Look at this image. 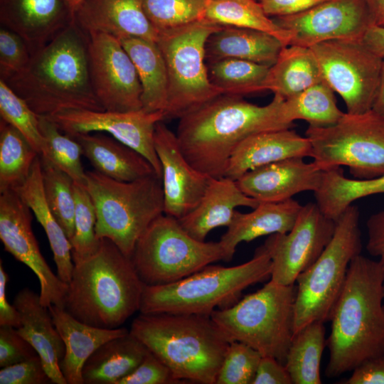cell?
Wrapping results in <instances>:
<instances>
[{"label": "cell", "mask_w": 384, "mask_h": 384, "mask_svg": "<svg viewBox=\"0 0 384 384\" xmlns=\"http://www.w3.org/2000/svg\"><path fill=\"white\" fill-rule=\"evenodd\" d=\"M129 331L181 383L215 384L230 343L210 315L140 313Z\"/></svg>", "instance_id": "5"}, {"label": "cell", "mask_w": 384, "mask_h": 384, "mask_svg": "<svg viewBox=\"0 0 384 384\" xmlns=\"http://www.w3.org/2000/svg\"><path fill=\"white\" fill-rule=\"evenodd\" d=\"M371 110L384 118V58L382 60L378 85Z\"/></svg>", "instance_id": "56"}, {"label": "cell", "mask_w": 384, "mask_h": 384, "mask_svg": "<svg viewBox=\"0 0 384 384\" xmlns=\"http://www.w3.org/2000/svg\"><path fill=\"white\" fill-rule=\"evenodd\" d=\"M302 207L298 201L290 198L280 202H260L249 213L235 210L231 223L218 241L223 250V260L230 261L242 242L289 232Z\"/></svg>", "instance_id": "26"}, {"label": "cell", "mask_w": 384, "mask_h": 384, "mask_svg": "<svg viewBox=\"0 0 384 384\" xmlns=\"http://www.w3.org/2000/svg\"><path fill=\"white\" fill-rule=\"evenodd\" d=\"M339 383L384 384V353L370 358L352 370L351 375Z\"/></svg>", "instance_id": "50"}, {"label": "cell", "mask_w": 384, "mask_h": 384, "mask_svg": "<svg viewBox=\"0 0 384 384\" xmlns=\"http://www.w3.org/2000/svg\"><path fill=\"white\" fill-rule=\"evenodd\" d=\"M178 119L176 135L182 153L193 168L212 178L225 176L234 150L247 137L293 125L284 99L277 94L264 106L222 94Z\"/></svg>", "instance_id": "1"}, {"label": "cell", "mask_w": 384, "mask_h": 384, "mask_svg": "<svg viewBox=\"0 0 384 384\" xmlns=\"http://www.w3.org/2000/svg\"><path fill=\"white\" fill-rule=\"evenodd\" d=\"M204 19L222 26L250 28L267 33L285 46L292 36L264 11L258 0H208Z\"/></svg>", "instance_id": "35"}, {"label": "cell", "mask_w": 384, "mask_h": 384, "mask_svg": "<svg viewBox=\"0 0 384 384\" xmlns=\"http://www.w3.org/2000/svg\"><path fill=\"white\" fill-rule=\"evenodd\" d=\"M2 260H0V326H10L16 329L21 325V315L17 309L9 303L6 294V286L9 281Z\"/></svg>", "instance_id": "53"}, {"label": "cell", "mask_w": 384, "mask_h": 384, "mask_svg": "<svg viewBox=\"0 0 384 384\" xmlns=\"http://www.w3.org/2000/svg\"><path fill=\"white\" fill-rule=\"evenodd\" d=\"M31 209L14 190L0 193V240L4 250L28 267L40 283V301L63 308L68 284L55 275L40 251L32 230Z\"/></svg>", "instance_id": "15"}, {"label": "cell", "mask_w": 384, "mask_h": 384, "mask_svg": "<svg viewBox=\"0 0 384 384\" xmlns=\"http://www.w3.org/2000/svg\"><path fill=\"white\" fill-rule=\"evenodd\" d=\"M86 188L96 210L95 233L108 238L131 258L138 239L164 211L162 180L152 174L122 181L97 171H86Z\"/></svg>", "instance_id": "7"}, {"label": "cell", "mask_w": 384, "mask_h": 384, "mask_svg": "<svg viewBox=\"0 0 384 384\" xmlns=\"http://www.w3.org/2000/svg\"><path fill=\"white\" fill-rule=\"evenodd\" d=\"M31 53L25 41L16 32L0 28V79L7 81L28 64Z\"/></svg>", "instance_id": "45"}, {"label": "cell", "mask_w": 384, "mask_h": 384, "mask_svg": "<svg viewBox=\"0 0 384 384\" xmlns=\"http://www.w3.org/2000/svg\"><path fill=\"white\" fill-rule=\"evenodd\" d=\"M74 21L67 0H0V23L18 33L31 54Z\"/></svg>", "instance_id": "21"}, {"label": "cell", "mask_w": 384, "mask_h": 384, "mask_svg": "<svg viewBox=\"0 0 384 384\" xmlns=\"http://www.w3.org/2000/svg\"><path fill=\"white\" fill-rule=\"evenodd\" d=\"M361 41L372 52L384 58V26H370Z\"/></svg>", "instance_id": "54"}, {"label": "cell", "mask_w": 384, "mask_h": 384, "mask_svg": "<svg viewBox=\"0 0 384 384\" xmlns=\"http://www.w3.org/2000/svg\"><path fill=\"white\" fill-rule=\"evenodd\" d=\"M53 383L38 355L18 363L1 368L0 384Z\"/></svg>", "instance_id": "47"}, {"label": "cell", "mask_w": 384, "mask_h": 384, "mask_svg": "<svg viewBox=\"0 0 384 384\" xmlns=\"http://www.w3.org/2000/svg\"><path fill=\"white\" fill-rule=\"evenodd\" d=\"M89 38L91 82L105 110L142 109V88L137 70L120 41L102 33Z\"/></svg>", "instance_id": "17"}, {"label": "cell", "mask_w": 384, "mask_h": 384, "mask_svg": "<svg viewBox=\"0 0 384 384\" xmlns=\"http://www.w3.org/2000/svg\"><path fill=\"white\" fill-rule=\"evenodd\" d=\"M40 160L46 203L70 240L75 229L74 181L46 159L40 156Z\"/></svg>", "instance_id": "40"}, {"label": "cell", "mask_w": 384, "mask_h": 384, "mask_svg": "<svg viewBox=\"0 0 384 384\" xmlns=\"http://www.w3.org/2000/svg\"><path fill=\"white\" fill-rule=\"evenodd\" d=\"M30 207L45 230L56 265L57 275L64 282L71 280L74 263L70 242L50 210L44 196L40 156L34 161L25 183L14 190Z\"/></svg>", "instance_id": "31"}, {"label": "cell", "mask_w": 384, "mask_h": 384, "mask_svg": "<svg viewBox=\"0 0 384 384\" xmlns=\"http://www.w3.org/2000/svg\"><path fill=\"white\" fill-rule=\"evenodd\" d=\"M310 48L324 80L343 100L346 112L361 114L370 110L383 58L361 39L327 41Z\"/></svg>", "instance_id": "13"}, {"label": "cell", "mask_w": 384, "mask_h": 384, "mask_svg": "<svg viewBox=\"0 0 384 384\" xmlns=\"http://www.w3.org/2000/svg\"><path fill=\"white\" fill-rule=\"evenodd\" d=\"M83 0H67L69 5L72 8V9L74 11L75 8Z\"/></svg>", "instance_id": "58"}, {"label": "cell", "mask_w": 384, "mask_h": 384, "mask_svg": "<svg viewBox=\"0 0 384 384\" xmlns=\"http://www.w3.org/2000/svg\"><path fill=\"white\" fill-rule=\"evenodd\" d=\"M181 383L170 368L149 351L129 374L117 384H174Z\"/></svg>", "instance_id": "46"}, {"label": "cell", "mask_w": 384, "mask_h": 384, "mask_svg": "<svg viewBox=\"0 0 384 384\" xmlns=\"http://www.w3.org/2000/svg\"><path fill=\"white\" fill-rule=\"evenodd\" d=\"M1 119L18 130L41 155L45 149L38 114L18 96L5 81L0 79Z\"/></svg>", "instance_id": "43"}, {"label": "cell", "mask_w": 384, "mask_h": 384, "mask_svg": "<svg viewBox=\"0 0 384 384\" xmlns=\"http://www.w3.org/2000/svg\"><path fill=\"white\" fill-rule=\"evenodd\" d=\"M370 15L373 26H384V0H363Z\"/></svg>", "instance_id": "55"}, {"label": "cell", "mask_w": 384, "mask_h": 384, "mask_svg": "<svg viewBox=\"0 0 384 384\" xmlns=\"http://www.w3.org/2000/svg\"><path fill=\"white\" fill-rule=\"evenodd\" d=\"M259 203L258 201L245 195L235 180L227 176L210 177L197 206L178 220L191 237L205 241L212 230L229 226L238 207L245 206L253 209Z\"/></svg>", "instance_id": "24"}, {"label": "cell", "mask_w": 384, "mask_h": 384, "mask_svg": "<svg viewBox=\"0 0 384 384\" xmlns=\"http://www.w3.org/2000/svg\"><path fill=\"white\" fill-rule=\"evenodd\" d=\"M13 304L21 315L18 334L34 348L52 383L67 384L59 366L65 345L48 308L41 304L39 294L28 288L16 294Z\"/></svg>", "instance_id": "23"}, {"label": "cell", "mask_w": 384, "mask_h": 384, "mask_svg": "<svg viewBox=\"0 0 384 384\" xmlns=\"http://www.w3.org/2000/svg\"><path fill=\"white\" fill-rule=\"evenodd\" d=\"M368 252L378 258L384 289V210L371 215L366 222Z\"/></svg>", "instance_id": "49"}, {"label": "cell", "mask_w": 384, "mask_h": 384, "mask_svg": "<svg viewBox=\"0 0 384 384\" xmlns=\"http://www.w3.org/2000/svg\"><path fill=\"white\" fill-rule=\"evenodd\" d=\"M206 65L210 82L223 94L242 96L266 90L270 66L236 58L208 62Z\"/></svg>", "instance_id": "37"}, {"label": "cell", "mask_w": 384, "mask_h": 384, "mask_svg": "<svg viewBox=\"0 0 384 384\" xmlns=\"http://www.w3.org/2000/svg\"><path fill=\"white\" fill-rule=\"evenodd\" d=\"M336 222L316 203L302 206L293 228L269 235L262 245L272 262L270 280L295 284L298 276L320 256L334 233Z\"/></svg>", "instance_id": "14"}, {"label": "cell", "mask_w": 384, "mask_h": 384, "mask_svg": "<svg viewBox=\"0 0 384 384\" xmlns=\"http://www.w3.org/2000/svg\"><path fill=\"white\" fill-rule=\"evenodd\" d=\"M48 310L65 345L59 366L67 384H84L82 370L90 356L104 343L129 331L124 327L110 329L86 324L58 306L51 305Z\"/></svg>", "instance_id": "27"}, {"label": "cell", "mask_w": 384, "mask_h": 384, "mask_svg": "<svg viewBox=\"0 0 384 384\" xmlns=\"http://www.w3.org/2000/svg\"><path fill=\"white\" fill-rule=\"evenodd\" d=\"M284 46L279 39L263 31L222 26L211 33L206 42V61L236 58L270 67Z\"/></svg>", "instance_id": "29"}, {"label": "cell", "mask_w": 384, "mask_h": 384, "mask_svg": "<svg viewBox=\"0 0 384 384\" xmlns=\"http://www.w3.org/2000/svg\"><path fill=\"white\" fill-rule=\"evenodd\" d=\"M47 117V116H46ZM70 136L104 132L144 156L161 178V163L154 147L156 124L164 121V112L141 109L129 112L73 110L48 117Z\"/></svg>", "instance_id": "16"}, {"label": "cell", "mask_w": 384, "mask_h": 384, "mask_svg": "<svg viewBox=\"0 0 384 384\" xmlns=\"http://www.w3.org/2000/svg\"><path fill=\"white\" fill-rule=\"evenodd\" d=\"M154 147L162 169L164 213L180 219L197 206L210 177L190 164L176 134L163 121L155 127Z\"/></svg>", "instance_id": "19"}, {"label": "cell", "mask_w": 384, "mask_h": 384, "mask_svg": "<svg viewBox=\"0 0 384 384\" xmlns=\"http://www.w3.org/2000/svg\"><path fill=\"white\" fill-rule=\"evenodd\" d=\"M383 299V278L378 261L356 255L329 316L327 378L351 372L384 353Z\"/></svg>", "instance_id": "3"}, {"label": "cell", "mask_w": 384, "mask_h": 384, "mask_svg": "<svg viewBox=\"0 0 384 384\" xmlns=\"http://www.w3.org/2000/svg\"><path fill=\"white\" fill-rule=\"evenodd\" d=\"M89 41L73 21L33 53L21 73L5 82L38 115L73 110L103 111L91 82Z\"/></svg>", "instance_id": "2"}, {"label": "cell", "mask_w": 384, "mask_h": 384, "mask_svg": "<svg viewBox=\"0 0 384 384\" xmlns=\"http://www.w3.org/2000/svg\"><path fill=\"white\" fill-rule=\"evenodd\" d=\"M208 0H142L144 12L159 33L204 19Z\"/></svg>", "instance_id": "42"}, {"label": "cell", "mask_w": 384, "mask_h": 384, "mask_svg": "<svg viewBox=\"0 0 384 384\" xmlns=\"http://www.w3.org/2000/svg\"><path fill=\"white\" fill-rule=\"evenodd\" d=\"M119 41L137 70L142 88V110L165 114L168 102V77L165 61L156 42L141 38H127Z\"/></svg>", "instance_id": "32"}, {"label": "cell", "mask_w": 384, "mask_h": 384, "mask_svg": "<svg viewBox=\"0 0 384 384\" xmlns=\"http://www.w3.org/2000/svg\"><path fill=\"white\" fill-rule=\"evenodd\" d=\"M334 91L323 80L284 99L285 114L291 122L303 119L309 126L328 127L338 122L345 112L339 110Z\"/></svg>", "instance_id": "38"}, {"label": "cell", "mask_w": 384, "mask_h": 384, "mask_svg": "<svg viewBox=\"0 0 384 384\" xmlns=\"http://www.w3.org/2000/svg\"><path fill=\"white\" fill-rule=\"evenodd\" d=\"M73 16L76 25L88 36L102 33L119 40L158 39L142 0H83L75 8Z\"/></svg>", "instance_id": "22"}, {"label": "cell", "mask_w": 384, "mask_h": 384, "mask_svg": "<svg viewBox=\"0 0 384 384\" xmlns=\"http://www.w3.org/2000/svg\"><path fill=\"white\" fill-rule=\"evenodd\" d=\"M365 190L369 196L384 193V174L378 178L366 180Z\"/></svg>", "instance_id": "57"}, {"label": "cell", "mask_w": 384, "mask_h": 384, "mask_svg": "<svg viewBox=\"0 0 384 384\" xmlns=\"http://www.w3.org/2000/svg\"><path fill=\"white\" fill-rule=\"evenodd\" d=\"M296 285L270 280L230 306L210 315L230 341L244 343L262 356L284 364L294 331Z\"/></svg>", "instance_id": "8"}, {"label": "cell", "mask_w": 384, "mask_h": 384, "mask_svg": "<svg viewBox=\"0 0 384 384\" xmlns=\"http://www.w3.org/2000/svg\"><path fill=\"white\" fill-rule=\"evenodd\" d=\"M360 213L351 205L336 221L334 233L318 259L296 281L294 331L326 322L344 285L349 265L361 254Z\"/></svg>", "instance_id": "9"}, {"label": "cell", "mask_w": 384, "mask_h": 384, "mask_svg": "<svg viewBox=\"0 0 384 384\" xmlns=\"http://www.w3.org/2000/svg\"><path fill=\"white\" fill-rule=\"evenodd\" d=\"M223 258L219 242L196 240L178 219L163 213L138 239L131 260L145 284L161 285L180 280Z\"/></svg>", "instance_id": "11"}, {"label": "cell", "mask_w": 384, "mask_h": 384, "mask_svg": "<svg viewBox=\"0 0 384 384\" xmlns=\"http://www.w3.org/2000/svg\"><path fill=\"white\" fill-rule=\"evenodd\" d=\"M324 80L318 61L310 48L286 46L270 67L266 90L291 97Z\"/></svg>", "instance_id": "33"}, {"label": "cell", "mask_w": 384, "mask_h": 384, "mask_svg": "<svg viewBox=\"0 0 384 384\" xmlns=\"http://www.w3.org/2000/svg\"><path fill=\"white\" fill-rule=\"evenodd\" d=\"M261 358L262 355L248 345L231 341L215 384H252Z\"/></svg>", "instance_id": "44"}, {"label": "cell", "mask_w": 384, "mask_h": 384, "mask_svg": "<svg viewBox=\"0 0 384 384\" xmlns=\"http://www.w3.org/2000/svg\"><path fill=\"white\" fill-rule=\"evenodd\" d=\"M39 156L26 137L10 124L0 119V193L15 190L30 175Z\"/></svg>", "instance_id": "36"}, {"label": "cell", "mask_w": 384, "mask_h": 384, "mask_svg": "<svg viewBox=\"0 0 384 384\" xmlns=\"http://www.w3.org/2000/svg\"><path fill=\"white\" fill-rule=\"evenodd\" d=\"M272 18L291 34L288 46L307 48L331 40L362 39L373 26L363 0H329L303 12Z\"/></svg>", "instance_id": "18"}, {"label": "cell", "mask_w": 384, "mask_h": 384, "mask_svg": "<svg viewBox=\"0 0 384 384\" xmlns=\"http://www.w3.org/2000/svg\"><path fill=\"white\" fill-rule=\"evenodd\" d=\"M75 210L74 233L70 240L73 263L85 259L97 251L100 239L95 233L97 215L93 201L86 186L74 182Z\"/></svg>", "instance_id": "41"}, {"label": "cell", "mask_w": 384, "mask_h": 384, "mask_svg": "<svg viewBox=\"0 0 384 384\" xmlns=\"http://www.w3.org/2000/svg\"><path fill=\"white\" fill-rule=\"evenodd\" d=\"M324 171L314 161L291 157L251 169L236 181L240 189L259 202H280L321 186Z\"/></svg>", "instance_id": "20"}, {"label": "cell", "mask_w": 384, "mask_h": 384, "mask_svg": "<svg viewBox=\"0 0 384 384\" xmlns=\"http://www.w3.org/2000/svg\"><path fill=\"white\" fill-rule=\"evenodd\" d=\"M327 1L329 0H258L270 17L303 12Z\"/></svg>", "instance_id": "52"}, {"label": "cell", "mask_w": 384, "mask_h": 384, "mask_svg": "<svg viewBox=\"0 0 384 384\" xmlns=\"http://www.w3.org/2000/svg\"><path fill=\"white\" fill-rule=\"evenodd\" d=\"M38 356L34 348L24 339L16 329L0 326V366L14 365Z\"/></svg>", "instance_id": "48"}, {"label": "cell", "mask_w": 384, "mask_h": 384, "mask_svg": "<svg viewBox=\"0 0 384 384\" xmlns=\"http://www.w3.org/2000/svg\"><path fill=\"white\" fill-rule=\"evenodd\" d=\"M324 322L314 321L294 333L284 366L292 384H321L320 365L326 346Z\"/></svg>", "instance_id": "34"}, {"label": "cell", "mask_w": 384, "mask_h": 384, "mask_svg": "<svg viewBox=\"0 0 384 384\" xmlns=\"http://www.w3.org/2000/svg\"><path fill=\"white\" fill-rule=\"evenodd\" d=\"M311 157L309 139L284 129L252 134L234 150L225 176L237 180L255 168L291 157Z\"/></svg>", "instance_id": "25"}, {"label": "cell", "mask_w": 384, "mask_h": 384, "mask_svg": "<svg viewBox=\"0 0 384 384\" xmlns=\"http://www.w3.org/2000/svg\"><path fill=\"white\" fill-rule=\"evenodd\" d=\"M221 27L203 19L159 33L168 77L164 120L180 119L223 94L209 80L205 56L208 38Z\"/></svg>", "instance_id": "10"}, {"label": "cell", "mask_w": 384, "mask_h": 384, "mask_svg": "<svg viewBox=\"0 0 384 384\" xmlns=\"http://www.w3.org/2000/svg\"><path fill=\"white\" fill-rule=\"evenodd\" d=\"M38 121L45 140V149L39 156L68 174L74 182L86 186L87 175L81 162L80 144L63 132L49 117L38 115Z\"/></svg>", "instance_id": "39"}, {"label": "cell", "mask_w": 384, "mask_h": 384, "mask_svg": "<svg viewBox=\"0 0 384 384\" xmlns=\"http://www.w3.org/2000/svg\"><path fill=\"white\" fill-rule=\"evenodd\" d=\"M149 349L130 331L102 344L87 360L84 384H117L142 361Z\"/></svg>", "instance_id": "30"}, {"label": "cell", "mask_w": 384, "mask_h": 384, "mask_svg": "<svg viewBox=\"0 0 384 384\" xmlns=\"http://www.w3.org/2000/svg\"><path fill=\"white\" fill-rule=\"evenodd\" d=\"M73 137L80 144L82 155L95 170L106 176L117 181H132L156 174L144 156L112 137L85 133Z\"/></svg>", "instance_id": "28"}, {"label": "cell", "mask_w": 384, "mask_h": 384, "mask_svg": "<svg viewBox=\"0 0 384 384\" xmlns=\"http://www.w3.org/2000/svg\"><path fill=\"white\" fill-rule=\"evenodd\" d=\"M306 137L313 161L323 171L346 166L357 179L384 174V118L372 110L345 112L331 126H309Z\"/></svg>", "instance_id": "12"}, {"label": "cell", "mask_w": 384, "mask_h": 384, "mask_svg": "<svg viewBox=\"0 0 384 384\" xmlns=\"http://www.w3.org/2000/svg\"><path fill=\"white\" fill-rule=\"evenodd\" d=\"M144 287L131 258L101 238L95 252L74 263L63 309L86 324L117 329L139 311Z\"/></svg>", "instance_id": "4"}, {"label": "cell", "mask_w": 384, "mask_h": 384, "mask_svg": "<svg viewBox=\"0 0 384 384\" xmlns=\"http://www.w3.org/2000/svg\"><path fill=\"white\" fill-rule=\"evenodd\" d=\"M271 270L270 255L260 246L251 260L238 265L210 264L170 284H144L139 312L210 315L237 302L245 289L270 277Z\"/></svg>", "instance_id": "6"}, {"label": "cell", "mask_w": 384, "mask_h": 384, "mask_svg": "<svg viewBox=\"0 0 384 384\" xmlns=\"http://www.w3.org/2000/svg\"><path fill=\"white\" fill-rule=\"evenodd\" d=\"M252 384H292L284 363L270 356H262Z\"/></svg>", "instance_id": "51"}]
</instances>
